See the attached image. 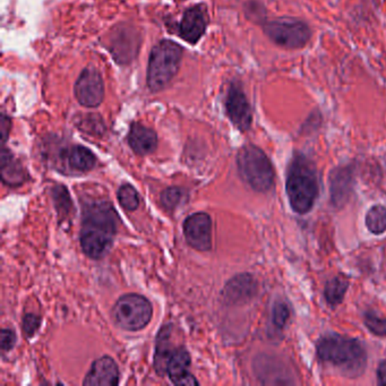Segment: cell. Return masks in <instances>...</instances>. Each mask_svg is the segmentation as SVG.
<instances>
[{"mask_svg":"<svg viewBox=\"0 0 386 386\" xmlns=\"http://www.w3.org/2000/svg\"><path fill=\"white\" fill-rule=\"evenodd\" d=\"M118 217L111 205L96 203L89 205L81 230V246L93 259H101L111 247L117 231Z\"/></svg>","mask_w":386,"mask_h":386,"instance_id":"obj_1","label":"cell"},{"mask_svg":"<svg viewBox=\"0 0 386 386\" xmlns=\"http://www.w3.org/2000/svg\"><path fill=\"white\" fill-rule=\"evenodd\" d=\"M317 356L321 361L338 368L341 374L350 378L363 375L367 365V352L363 342L338 333L319 339Z\"/></svg>","mask_w":386,"mask_h":386,"instance_id":"obj_2","label":"cell"},{"mask_svg":"<svg viewBox=\"0 0 386 386\" xmlns=\"http://www.w3.org/2000/svg\"><path fill=\"white\" fill-rule=\"evenodd\" d=\"M286 191L296 213L306 214L314 208L319 192V177L313 161L305 154L296 153L291 159Z\"/></svg>","mask_w":386,"mask_h":386,"instance_id":"obj_3","label":"cell"},{"mask_svg":"<svg viewBox=\"0 0 386 386\" xmlns=\"http://www.w3.org/2000/svg\"><path fill=\"white\" fill-rule=\"evenodd\" d=\"M180 45L171 40H162L154 45L147 66V87L151 92H160L175 78L182 64Z\"/></svg>","mask_w":386,"mask_h":386,"instance_id":"obj_4","label":"cell"},{"mask_svg":"<svg viewBox=\"0 0 386 386\" xmlns=\"http://www.w3.org/2000/svg\"><path fill=\"white\" fill-rule=\"evenodd\" d=\"M240 177L255 192L265 193L275 184V169L268 156L255 145L242 147L237 157Z\"/></svg>","mask_w":386,"mask_h":386,"instance_id":"obj_5","label":"cell"},{"mask_svg":"<svg viewBox=\"0 0 386 386\" xmlns=\"http://www.w3.org/2000/svg\"><path fill=\"white\" fill-rule=\"evenodd\" d=\"M152 305L140 294H125L116 303L112 314L116 323L127 331L145 328L152 319Z\"/></svg>","mask_w":386,"mask_h":386,"instance_id":"obj_6","label":"cell"},{"mask_svg":"<svg viewBox=\"0 0 386 386\" xmlns=\"http://www.w3.org/2000/svg\"><path fill=\"white\" fill-rule=\"evenodd\" d=\"M264 32L275 45L287 49L303 48L312 36L310 26L294 19H279L265 23Z\"/></svg>","mask_w":386,"mask_h":386,"instance_id":"obj_7","label":"cell"},{"mask_svg":"<svg viewBox=\"0 0 386 386\" xmlns=\"http://www.w3.org/2000/svg\"><path fill=\"white\" fill-rule=\"evenodd\" d=\"M74 93L77 101L85 108H96L105 98V84L99 70L87 67L77 78Z\"/></svg>","mask_w":386,"mask_h":386,"instance_id":"obj_8","label":"cell"},{"mask_svg":"<svg viewBox=\"0 0 386 386\" xmlns=\"http://www.w3.org/2000/svg\"><path fill=\"white\" fill-rule=\"evenodd\" d=\"M228 117L239 131H248L253 122V112L248 100L239 84L233 83L229 87L226 99Z\"/></svg>","mask_w":386,"mask_h":386,"instance_id":"obj_9","label":"cell"},{"mask_svg":"<svg viewBox=\"0 0 386 386\" xmlns=\"http://www.w3.org/2000/svg\"><path fill=\"white\" fill-rule=\"evenodd\" d=\"M186 240L193 248L200 252L210 250L212 245V222L205 213H195L187 217L184 224Z\"/></svg>","mask_w":386,"mask_h":386,"instance_id":"obj_10","label":"cell"},{"mask_svg":"<svg viewBox=\"0 0 386 386\" xmlns=\"http://www.w3.org/2000/svg\"><path fill=\"white\" fill-rule=\"evenodd\" d=\"M208 26V13L203 5L191 7L182 15L179 35L189 43H197Z\"/></svg>","mask_w":386,"mask_h":386,"instance_id":"obj_11","label":"cell"},{"mask_svg":"<svg viewBox=\"0 0 386 386\" xmlns=\"http://www.w3.org/2000/svg\"><path fill=\"white\" fill-rule=\"evenodd\" d=\"M354 189V170L350 167H338L330 173V194L335 208L347 204Z\"/></svg>","mask_w":386,"mask_h":386,"instance_id":"obj_12","label":"cell"},{"mask_svg":"<svg viewBox=\"0 0 386 386\" xmlns=\"http://www.w3.org/2000/svg\"><path fill=\"white\" fill-rule=\"evenodd\" d=\"M138 33L133 28H119L115 30V34L111 36L110 50L116 61L120 64H126L135 57L138 49Z\"/></svg>","mask_w":386,"mask_h":386,"instance_id":"obj_13","label":"cell"},{"mask_svg":"<svg viewBox=\"0 0 386 386\" xmlns=\"http://www.w3.org/2000/svg\"><path fill=\"white\" fill-rule=\"evenodd\" d=\"M118 383V366L110 357L96 359L83 382L84 385L89 386H115Z\"/></svg>","mask_w":386,"mask_h":386,"instance_id":"obj_14","label":"cell"},{"mask_svg":"<svg viewBox=\"0 0 386 386\" xmlns=\"http://www.w3.org/2000/svg\"><path fill=\"white\" fill-rule=\"evenodd\" d=\"M189 367L191 356L185 349L179 348L171 354L167 374L175 385H198L197 380L189 373Z\"/></svg>","mask_w":386,"mask_h":386,"instance_id":"obj_15","label":"cell"},{"mask_svg":"<svg viewBox=\"0 0 386 386\" xmlns=\"http://www.w3.org/2000/svg\"><path fill=\"white\" fill-rule=\"evenodd\" d=\"M128 143L135 153L147 156L157 149L158 136L153 129L143 125L133 124L128 134Z\"/></svg>","mask_w":386,"mask_h":386,"instance_id":"obj_16","label":"cell"},{"mask_svg":"<svg viewBox=\"0 0 386 386\" xmlns=\"http://www.w3.org/2000/svg\"><path fill=\"white\" fill-rule=\"evenodd\" d=\"M257 291V283L252 275H242L235 277L226 288V297L233 301H246L254 297Z\"/></svg>","mask_w":386,"mask_h":386,"instance_id":"obj_17","label":"cell"},{"mask_svg":"<svg viewBox=\"0 0 386 386\" xmlns=\"http://www.w3.org/2000/svg\"><path fill=\"white\" fill-rule=\"evenodd\" d=\"M1 178L6 185L12 187L22 185L28 178L22 164L6 149H3L1 153Z\"/></svg>","mask_w":386,"mask_h":386,"instance_id":"obj_18","label":"cell"},{"mask_svg":"<svg viewBox=\"0 0 386 386\" xmlns=\"http://www.w3.org/2000/svg\"><path fill=\"white\" fill-rule=\"evenodd\" d=\"M170 329L171 326H163L160 330L157 339V348H156V356H154V368L157 373L161 376L166 375L168 370L170 358H171V348H170L169 338Z\"/></svg>","mask_w":386,"mask_h":386,"instance_id":"obj_19","label":"cell"},{"mask_svg":"<svg viewBox=\"0 0 386 386\" xmlns=\"http://www.w3.org/2000/svg\"><path fill=\"white\" fill-rule=\"evenodd\" d=\"M349 279L345 275H338L328 281L324 289L326 303L331 307H336L343 301L345 292L348 290Z\"/></svg>","mask_w":386,"mask_h":386,"instance_id":"obj_20","label":"cell"},{"mask_svg":"<svg viewBox=\"0 0 386 386\" xmlns=\"http://www.w3.org/2000/svg\"><path fill=\"white\" fill-rule=\"evenodd\" d=\"M68 163L74 170L85 173L93 169V167L96 166V159L89 149L76 145L70 149L68 153Z\"/></svg>","mask_w":386,"mask_h":386,"instance_id":"obj_21","label":"cell"},{"mask_svg":"<svg viewBox=\"0 0 386 386\" xmlns=\"http://www.w3.org/2000/svg\"><path fill=\"white\" fill-rule=\"evenodd\" d=\"M366 227L374 235H382L386 231V208L383 205H375L366 214Z\"/></svg>","mask_w":386,"mask_h":386,"instance_id":"obj_22","label":"cell"},{"mask_svg":"<svg viewBox=\"0 0 386 386\" xmlns=\"http://www.w3.org/2000/svg\"><path fill=\"white\" fill-rule=\"evenodd\" d=\"M119 203L125 210L135 211L140 205V197L134 187L131 185H124L118 191Z\"/></svg>","mask_w":386,"mask_h":386,"instance_id":"obj_23","label":"cell"},{"mask_svg":"<svg viewBox=\"0 0 386 386\" xmlns=\"http://www.w3.org/2000/svg\"><path fill=\"white\" fill-rule=\"evenodd\" d=\"M290 319V308L286 301H277L272 310V323L277 329L282 330Z\"/></svg>","mask_w":386,"mask_h":386,"instance_id":"obj_24","label":"cell"},{"mask_svg":"<svg viewBox=\"0 0 386 386\" xmlns=\"http://www.w3.org/2000/svg\"><path fill=\"white\" fill-rule=\"evenodd\" d=\"M365 325L374 334L386 336V319H382L376 314L367 312L364 315Z\"/></svg>","mask_w":386,"mask_h":386,"instance_id":"obj_25","label":"cell"},{"mask_svg":"<svg viewBox=\"0 0 386 386\" xmlns=\"http://www.w3.org/2000/svg\"><path fill=\"white\" fill-rule=\"evenodd\" d=\"M184 197V192L178 187H169L166 191H163L161 195V202L163 206L168 210H173L177 208Z\"/></svg>","mask_w":386,"mask_h":386,"instance_id":"obj_26","label":"cell"},{"mask_svg":"<svg viewBox=\"0 0 386 386\" xmlns=\"http://www.w3.org/2000/svg\"><path fill=\"white\" fill-rule=\"evenodd\" d=\"M81 129L89 134L99 135L105 129V125L98 116L89 115L81 122Z\"/></svg>","mask_w":386,"mask_h":386,"instance_id":"obj_27","label":"cell"},{"mask_svg":"<svg viewBox=\"0 0 386 386\" xmlns=\"http://www.w3.org/2000/svg\"><path fill=\"white\" fill-rule=\"evenodd\" d=\"M54 200L59 213H67L70 208V198L65 187H56L54 189Z\"/></svg>","mask_w":386,"mask_h":386,"instance_id":"obj_28","label":"cell"},{"mask_svg":"<svg viewBox=\"0 0 386 386\" xmlns=\"http://www.w3.org/2000/svg\"><path fill=\"white\" fill-rule=\"evenodd\" d=\"M40 324H41V319L39 316L34 315V314H28L23 319V330L28 336H32L36 332Z\"/></svg>","mask_w":386,"mask_h":386,"instance_id":"obj_29","label":"cell"},{"mask_svg":"<svg viewBox=\"0 0 386 386\" xmlns=\"http://www.w3.org/2000/svg\"><path fill=\"white\" fill-rule=\"evenodd\" d=\"M15 343H17L15 333L12 330H3V332H1V349H3V352L12 350Z\"/></svg>","mask_w":386,"mask_h":386,"instance_id":"obj_30","label":"cell"},{"mask_svg":"<svg viewBox=\"0 0 386 386\" xmlns=\"http://www.w3.org/2000/svg\"><path fill=\"white\" fill-rule=\"evenodd\" d=\"M10 118L6 117V116H1V138H3V142L5 143L8 138V134H10Z\"/></svg>","mask_w":386,"mask_h":386,"instance_id":"obj_31","label":"cell"},{"mask_svg":"<svg viewBox=\"0 0 386 386\" xmlns=\"http://www.w3.org/2000/svg\"><path fill=\"white\" fill-rule=\"evenodd\" d=\"M377 380L380 385H386V359L380 363L377 369Z\"/></svg>","mask_w":386,"mask_h":386,"instance_id":"obj_32","label":"cell"}]
</instances>
